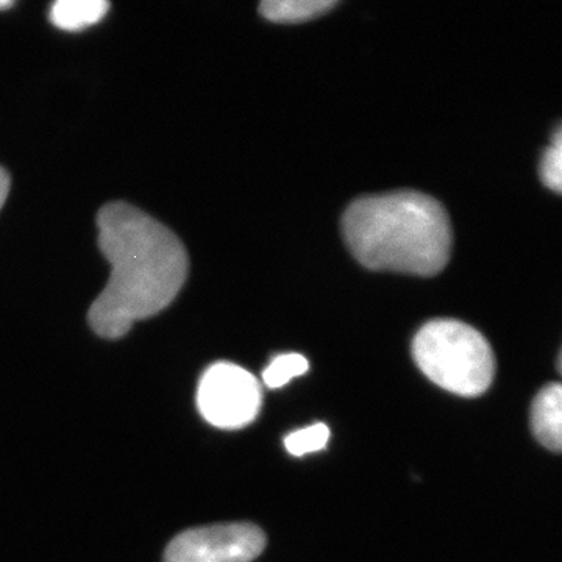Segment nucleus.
<instances>
[{"label": "nucleus", "instance_id": "nucleus-1", "mask_svg": "<svg viewBox=\"0 0 562 562\" xmlns=\"http://www.w3.org/2000/svg\"><path fill=\"white\" fill-rule=\"evenodd\" d=\"M99 247L110 262L109 283L88 314L95 335L120 339L133 324L168 308L187 281V249L168 227L128 203L98 214Z\"/></svg>", "mask_w": 562, "mask_h": 562}, {"label": "nucleus", "instance_id": "nucleus-2", "mask_svg": "<svg viewBox=\"0 0 562 562\" xmlns=\"http://www.w3.org/2000/svg\"><path fill=\"white\" fill-rule=\"evenodd\" d=\"M344 236L353 257L372 271L430 277L452 251V227L430 195L397 191L355 201L344 214Z\"/></svg>", "mask_w": 562, "mask_h": 562}, {"label": "nucleus", "instance_id": "nucleus-3", "mask_svg": "<svg viewBox=\"0 0 562 562\" xmlns=\"http://www.w3.org/2000/svg\"><path fill=\"white\" fill-rule=\"evenodd\" d=\"M413 355L432 383L462 397H479L494 380L495 358L490 342L460 321L425 324L414 338Z\"/></svg>", "mask_w": 562, "mask_h": 562}, {"label": "nucleus", "instance_id": "nucleus-4", "mask_svg": "<svg viewBox=\"0 0 562 562\" xmlns=\"http://www.w3.org/2000/svg\"><path fill=\"white\" fill-rule=\"evenodd\" d=\"M262 405L261 384L246 369L216 362L203 373L198 406L203 419L222 428L238 430L257 419Z\"/></svg>", "mask_w": 562, "mask_h": 562}, {"label": "nucleus", "instance_id": "nucleus-5", "mask_svg": "<svg viewBox=\"0 0 562 562\" xmlns=\"http://www.w3.org/2000/svg\"><path fill=\"white\" fill-rule=\"evenodd\" d=\"M266 549V535L254 524H222L177 536L165 562H251Z\"/></svg>", "mask_w": 562, "mask_h": 562}, {"label": "nucleus", "instance_id": "nucleus-6", "mask_svg": "<svg viewBox=\"0 0 562 562\" xmlns=\"http://www.w3.org/2000/svg\"><path fill=\"white\" fill-rule=\"evenodd\" d=\"M531 428L536 439L553 452L562 447V387L547 384L531 406Z\"/></svg>", "mask_w": 562, "mask_h": 562}, {"label": "nucleus", "instance_id": "nucleus-7", "mask_svg": "<svg viewBox=\"0 0 562 562\" xmlns=\"http://www.w3.org/2000/svg\"><path fill=\"white\" fill-rule=\"evenodd\" d=\"M110 3L105 0H60L50 10V21L61 31L77 32L103 20Z\"/></svg>", "mask_w": 562, "mask_h": 562}, {"label": "nucleus", "instance_id": "nucleus-8", "mask_svg": "<svg viewBox=\"0 0 562 562\" xmlns=\"http://www.w3.org/2000/svg\"><path fill=\"white\" fill-rule=\"evenodd\" d=\"M338 3L335 0H268L260 11L266 20L273 22H303L319 18Z\"/></svg>", "mask_w": 562, "mask_h": 562}, {"label": "nucleus", "instance_id": "nucleus-9", "mask_svg": "<svg viewBox=\"0 0 562 562\" xmlns=\"http://www.w3.org/2000/svg\"><path fill=\"white\" fill-rule=\"evenodd\" d=\"M310 369V362L303 355L284 353L273 358L271 364L262 372V382L271 390H279L291 382L295 376H301Z\"/></svg>", "mask_w": 562, "mask_h": 562}, {"label": "nucleus", "instance_id": "nucleus-10", "mask_svg": "<svg viewBox=\"0 0 562 562\" xmlns=\"http://www.w3.org/2000/svg\"><path fill=\"white\" fill-rule=\"evenodd\" d=\"M330 441V430L327 425L316 424L302 428L284 438V446L292 457H305L308 453L321 452Z\"/></svg>", "mask_w": 562, "mask_h": 562}, {"label": "nucleus", "instance_id": "nucleus-11", "mask_svg": "<svg viewBox=\"0 0 562 562\" xmlns=\"http://www.w3.org/2000/svg\"><path fill=\"white\" fill-rule=\"evenodd\" d=\"M541 179L547 188L561 192L562 187V136L561 128L554 133L552 146L546 150L541 161Z\"/></svg>", "mask_w": 562, "mask_h": 562}, {"label": "nucleus", "instance_id": "nucleus-12", "mask_svg": "<svg viewBox=\"0 0 562 562\" xmlns=\"http://www.w3.org/2000/svg\"><path fill=\"white\" fill-rule=\"evenodd\" d=\"M10 184L9 173H7L5 169L0 168V210H2L3 203L9 198Z\"/></svg>", "mask_w": 562, "mask_h": 562}, {"label": "nucleus", "instance_id": "nucleus-13", "mask_svg": "<svg viewBox=\"0 0 562 562\" xmlns=\"http://www.w3.org/2000/svg\"><path fill=\"white\" fill-rule=\"evenodd\" d=\"M13 7V2H9V0H0V10L10 9Z\"/></svg>", "mask_w": 562, "mask_h": 562}]
</instances>
